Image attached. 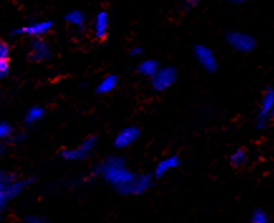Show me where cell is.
Instances as JSON below:
<instances>
[{"instance_id": "obj_24", "label": "cell", "mask_w": 274, "mask_h": 223, "mask_svg": "<svg viewBox=\"0 0 274 223\" xmlns=\"http://www.w3.org/2000/svg\"><path fill=\"white\" fill-rule=\"evenodd\" d=\"M143 53H144V48L140 47V45H134V47L130 48L129 51V56L132 57H140L143 56Z\"/></svg>"}, {"instance_id": "obj_4", "label": "cell", "mask_w": 274, "mask_h": 223, "mask_svg": "<svg viewBox=\"0 0 274 223\" xmlns=\"http://www.w3.org/2000/svg\"><path fill=\"white\" fill-rule=\"evenodd\" d=\"M274 117V89L268 87L260 100L259 109L255 117V128L258 130H263L268 126L269 122Z\"/></svg>"}, {"instance_id": "obj_23", "label": "cell", "mask_w": 274, "mask_h": 223, "mask_svg": "<svg viewBox=\"0 0 274 223\" xmlns=\"http://www.w3.org/2000/svg\"><path fill=\"white\" fill-rule=\"evenodd\" d=\"M9 72H10L9 61H0V80H4V78L9 74Z\"/></svg>"}, {"instance_id": "obj_3", "label": "cell", "mask_w": 274, "mask_h": 223, "mask_svg": "<svg viewBox=\"0 0 274 223\" xmlns=\"http://www.w3.org/2000/svg\"><path fill=\"white\" fill-rule=\"evenodd\" d=\"M97 146L96 136H88L73 148H65L61 150L60 156L65 161H81L88 159Z\"/></svg>"}, {"instance_id": "obj_29", "label": "cell", "mask_w": 274, "mask_h": 223, "mask_svg": "<svg viewBox=\"0 0 274 223\" xmlns=\"http://www.w3.org/2000/svg\"><path fill=\"white\" fill-rule=\"evenodd\" d=\"M0 121H1V117H0Z\"/></svg>"}, {"instance_id": "obj_6", "label": "cell", "mask_w": 274, "mask_h": 223, "mask_svg": "<svg viewBox=\"0 0 274 223\" xmlns=\"http://www.w3.org/2000/svg\"><path fill=\"white\" fill-rule=\"evenodd\" d=\"M225 41L229 47L238 53H250L254 51L256 45L255 38L253 36L240 30H230L226 33Z\"/></svg>"}, {"instance_id": "obj_21", "label": "cell", "mask_w": 274, "mask_h": 223, "mask_svg": "<svg viewBox=\"0 0 274 223\" xmlns=\"http://www.w3.org/2000/svg\"><path fill=\"white\" fill-rule=\"evenodd\" d=\"M10 45L5 41L0 39V61H9Z\"/></svg>"}, {"instance_id": "obj_8", "label": "cell", "mask_w": 274, "mask_h": 223, "mask_svg": "<svg viewBox=\"0 0 274 223\" xmlns=\"http://www.w3.org/2000/svg\"><path fill=\"white\" fill-rule=\"evenodd\" d=\"M53 56L49 43L45 38L32 39L28 47V58L33 63H45Z\"/></svg>"}, {"instance_id": "obj_26", "label": "cell", "mask_w": 274, "mask_h": 223, "mask_svg": "<svg viewBox=\"0 0 274 223\" xmlns=\"http://www.w3.org/2000/svg\"><path fill=\"white\" fill-rule=\"evenodd\" d=\"M6 153V143L5 141H0V156Z\"/></svg>"}, {"instance_id": "obj_10", "label": "cell", "mask_w": 274, "mask_h": 223, "mask_svg": "<svg viewBox=\"0 0 274 223\" xmlns=\"http://www.w3.org/2000/svg\"><path fill=\"white\" fill-rule=\"evenodd\" d=\"M140 137V130L138 126H127L123 128L113 140V145L117 150H124L137 143V140Z\"/></svg>"}, {"instance_id": "obj_25", "label": "cell", "mask_w": 274, "mask_h": 223, "mask_svg": "<svg viewBox=\"0 0 274 223\" xmlns=\"http://www.w3.org/2000/svg\"><path fill=\"white\" fill-rule=\"evenodd\" d=\"M183 1V6L186 9H193L199 5L201 0H182Z\"/></svg>"}, {"instance_id": "obj_22", "label": "cell", "mask_w": 274, "mask_h": 223, "mask_svg": "<svg viewBox=\"0 0 274 223\" xmlns=\"http://www.w3.org/2000/svg\"><path fill=\"white\" fill-rule=\"evenodd\" d=\"M24 223H51L46 217L38 214H28L24 218Z\"/></svg>"}, {"instance_id": "obj_18", "label": "cell", "mask_w": 274, "mask_h": 223, "mask_svg": "<svg viewBox=\"0 0 274 223\" xmlns=\"http://www.w3.org/2000/svg\"><path fill=\"white\" fill-rule=\"evenodd\" d=\"M230 164H231V167L234 168H240L243 165H245L248 161V153L245 152L244 149H236L234 152L231 153L229 158Z\"/></svg>"}, {"instance_id": "obj_16", "label": "cell", "mask_w": 274, "mask_h": 223, "mask_svg": "<svg viewBox=\"0 0 274 223\" xmlns=\"http://www.w3.org/2000/svg\"><path fill=\"white\" fill-rule=\"evenodd\" d=\"M160 66L158 63V61L152 60V58H147V60H143L138 63V67H137V72H138L140 76L143 77H147L151 80L157 72L160 71Z\"/></svg>"}, {"instance_id": "obj_28", "label": "cell", "mask_w": 274, "mask_h": 223, "mask_svg": "<svg viewBox=\"0 0 274 223\" xmlns=\"http://www.w3.org/2000/svg\"><path fill=\"white\" fill-rule=\"evenodd\" d=\"M0 102H1V93H0Z\"/></svg>"}, {"instance_id": "obj_11", "label": "cell", "mask_w": 274, "mask_h": 223, "mask_svg": "<svg viewBox=\"0 0 274 223\" xmlns=\"http://www.w3.org/2000/svg\"><path fill=\"white\" fill-rule=\"evenodd\" d=\"M110 29V17L108 12L100 10L92 22V36L96 41H105Z\"/></svg>"}, {"instance_id": "obj_1", "label": "cell", "mask_w": 274, "mask_h": 223, "mask_svg": "<svg viewBox=\"0 0 274 223\" xmlns=\"http://www.w3.org/2000/svg\"><path fill=\"white\" fill-rule=\"evenodd\" d=\"M93 174L100 177L121 196H128L138 173L129 169L127 161L119 155H109L95 165Z\"/></svg>"}, {"instance_id": "obj_27", "label": "cell", "mask_w": 274, "mask_h": 223, "mask_svg": "<svg viewBox=\"0 0 274 223\" xmlns=\"http://www.w3.org/2000/svg\"><path fill=\"white\" fill-rule=\"evenodd\" d=\"M231 3H234V4H244L247 0H230Z\"/></svg>"}, {"instance_id": "obj_7", "label": "cell", "mask_w": 274, "mask_h": 223, "mask_svg": "<svg viewBox=\"0 0 274 223\" xmlns=\"http://www.w3.org/2000/svg\"><path fill=\"white\" fill-rule=\"evenodd\" d=\"M178 73L177 69L172 66H166V67H160V71L154 74L151 78V87L154 92H163L171 89L177 81Z\"/></svg>"}, {"instance_id": "obj_14", "label": "cell", "mask_w": 274, "mask_h": 223, "mask_svg": "<svg viewBox=\"0 0 274 223\" xmlns=\"http://www.w3.org/2000/svg\"><path fill=\"white\" fill-rule=\"evenodd\" d=\"M65 22L67 25L75 28L76 30L81 32L86 27V14L82 10L73 9L65 14Z\"/></svg>"}, {"instance_id": "obj_13", "label": "cell", "mask_w": 274, "mask_h": 223, "mask_svg": "<svg viewBox=\"0 0 274 223\" xmlns=\"http://www.w3.org/2000/svg\"><path fill=\"white\" fill-rule=\"evenodd\" d=\"M181 158L178 155H169L163 158L162 160H160L157 163V165L154 167L153 170V177L154 179H160L164 176H167L169 172L177 169L181 165Z\"/></svg>"}, {"instance_id": "obj_5", "label": "cell", "mask_w": 274, "mask_h": 223, "mask_svg": "<svg viewBox=\"0 0 274 223\" xmlns=\"http://www.w3.org/2000/svg\"><path fill=\"white\" fill-rule=\"evenodd\" d=\"M54 27V23L48 19L45 21H34L30 23L22 25V27L15 28L12 30L13 37H28V38H45Z\"/></svg>"}, {"instance_id": "obj_17", "label": "cell", "mask_w": 274, "mask_h": 223, "mask_svg": "<svg viewBox=\"0 0 274 223\" xmlns=\"http://www.w3.org/2000/svg\"><path fill=\"white\" fill-rule=\"evenodd\" d=\"M46 116L45 107L42 106H32L25 111L24 116H23V122L27 126H33L42 121L43 117Z\"/></svg>"}, {"instance_id": "obj_30", "label": "cell", "mask_w": 274, "mask_h": 223, "mask_svg": "<svg viewBox=\"0 0 274 223\" xmlns=\"http://www.w3.org/2000/svg\"><path fill=\"white\" fill-rule=\"evenodd\" d=\"M273 223H274V220H273Z\"/></svg>"}, {"instance_id": "obj_19", "label": "cell", "mask_w": 274, "mask_h": 223, "mask_svg": "<svg viewBox=\"0 0 274 223\" xmlns=\"http://www.w3.org/2000/svg\"><path fill=\"white\" fill-rule=\"evenodd\" d=\"M14 135V129L9 122L1 120L0 121V141H10Z\"/></svg>"}, {"instance_id": "obj_2", "label": "cell", "mask_w": 274, "mask_h": 223, "mask_svg": "<svg viewBox=\"0 0 274 223\" xmlns=\"http://www.w3.org/2000/svg\"><path fill=\"white\" fill-rule=\"evenodd\" d=\"M32 183V178H17L13 173L0 170V214L10 201L23 193Z\"/></svg>"}, {"instance_id": "obj_12", "label": "cell", "mask_w": 274, "mask_h": 223, "mask_svg": "<svg viewBox=\"0 0 274 223\" xmlns=\"http://www.w3.org/2000/svg\"><path fill=\"white\" fill-rule=\"evenodd\" d=\"M154 184V177L151 173H138L133 181L128 196H142L147 193Z\"/></svg>"}, {"instance_id": "obj_20", "label": "cell", "mask_w": 274, "mask_h": 223, "mask_svg": "<svg viewBox=\"0 0 274 223\" xmlns=\"http://www.w3.org/2000/svg\"><path fill=\"white\" fill-rule=\"evenodd\" d=\"M250 223H271L268 214L265 213L263 209L258 208L253 211L251 217H250Z\"/></svg>"}, {"instance_id": "obj_15", "label": "cell", "mask_w": 274, "mask_h": 223, "mask_svg": "<svg viewBox=\"0 0 274 223\" xmlns=\"http://www.w3.org/2000/svg\"><path fill=\"white\" fill-rule=\"evenodd\" d=\"M119 85V77L116 74H106L105 77L100 80L99 84L95 87L97 95H108L113 92Z\"/></svg>"}, {"instance_id": "obj_9", "label": "cell", "mask_w": 274, "mask_h": 223, "mask_svg": "<svg viewBox=\"0 0 274 223\" xmlns=\"http://www.w3.org/2000/svg\"><path fill=\"white\" fill-rule=\"evenodd\" d=\"M193 56H195L196 61L201 66V68L204 71L208 72V73L216 72L219 63H217L216 54H215V52L210 47H207L205 45H195V48H193Z\"/></svg>"}]
</instances>
